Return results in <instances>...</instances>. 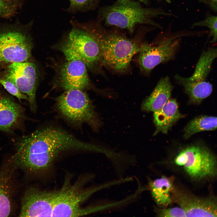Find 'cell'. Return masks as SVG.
I'll use <instances>...</instances> for the list:
<instances>
[{"label": "cell", "instance_id": "obj_7", "mask_svg": "<svg viewBox=\"0 0 217 217\" xmlns=\"http://www.w3.org/2000/svg\"><path fill=\"white\" fill-rule=\"evenodd\" d=\"M174 163L191 178L200 180L212 177L216 174V161L207 147L200 145L188 146L175 157Z\"/></svg>", "mask_w": 217, "mask_h": 217}, {"label": "cell", "instance_id": "obj_24", "mask_svg": "<svg viewBox=\"0 0 217 217\" xmlns=\"http://www.w3.org/2000/svg\"><path fill=\"white\" fill-rule=\"evenodd\" d=\"M154 211L159 217H186L185 211L180 207L162 209L155 207Z\"/></svg>", "mask_w": 217, "mask_h": 217}, {"label": "cell", "instance_id": "obj_10", "mask_svg": "<svg viewBox=\"0 0 217 217\" xmlns=\"http://www.w3.org/2000/svg\"><path fill=\"white\" fill-rule=\"evenodd\" d=\"M2 78L12 81L23 93L28 97L31 111L37 108L36 93L38 73L36 66L33 61L12 63L5 68Z\"/></svg>", "mask_w": 217, "mask_h": 217}, {"label": "cell", "instance_id": "obj_8", "mask_svg": "<svg viewBox=\"0 0 217 217\" xmlns=\"http://www.w3.org/2000/svg\"><path fill=\"white\" fill-rule=\"evenodd\" d=\"M217 55L216 48H209L202 53L191 76L185 77L175 75L177 82L184 87L192 102L200 103L211 94L212 86L206 80Z\"/></svg>", "mask_w": 217, "mask_h": 217}, {"label": "cell", "instance_id": "obj_1", "mask_svg": "<svg viewBox=\"0 0 217 217\" xmlns=\"http://www.w3.org/2000/svg\"><path fill=\"white\" fill-rule=\"evenodd\" d=\"M12 157L22 169L34 172L49 167L60 153L69 151L97 152L98 147L83 141L61 128L46 127L17 140Z\"/></svg>", "mask_w": 217, "mask_h": 217}, {"label": "cell", "instance_id": "obj_3", "mask_svg": "<svg viewBox=\"0 0 217 217\" xmlns=\"http://www.w3.org/2000/svg\"><path fill=\"white\" fill-rule=\"evenodd\" d=\"M99 15L106 25L126 29L131 33L138 24H146L161 28L153 20L160 15L174 16L161 8H145L138 2L118 0L113 5L101 8Z\"/></svg>", "mask_w": 217, "mask_h": 217}, {"label": "cell", "instance_id": "obj_14", "mask_svg": "<svg viewBox=\"0 0 217 217\" xmlns=\"http://www.w3.org/2000/svg\"><path fill=\"white\" fill-rule=\"evenodd\" d=\"M171 197L184 210L186 217H217L216 201L212 198L198 197L173 188Z\"/></svg>", "mask_w": 217, "mask_h": 217}, {"label": "cell", "instance_id": "obj_11", "mask_svg": "<svg viewBox=\"0 0 217 217\" xmlns=\"http://www.w3.org/2000/svg\"><path fill=\"white\" fill-rule=\"evenodd\" d=\"M86 66L77 59L66 60L57 69L54 80L55 88L64 90L88 89L90 82Z\"/></svg>", "mask_w": 217, "mask_h": 217}, {"label": "cell", "instance_id": "obj_19", "mask_svg": "<svg viewBox=\"0 0 217 217\" xmlns=\"http://www.w3.org/2000/svg\"><path fill=\"white\" fill-rule=\"evenodd\" d=\"M217 128V117L203 115L190 121L184 130V137L187 139L192 135L200 132L212 131Z\"/></svg>", "mask_w": 217, "mask_h": 217}, {"label": "cell", "instance_id": "obj_4", "mask_svg": "<svg viewBox=\"0 0 217 217\" xmlns=\"http://www.w3.org/2000/svg\"><path fill=\"white\" fill-rule=\"evenodd\" d=\"M92 26L99 47L102 63L117 71L126 70L141 46L115 32L106 30L98 22H92Z\"/></svg>", "mask_w": 217, "mask_h": 217}, {"label": "cell", "instance_id": "obj_22", "mask_svg": "<svg viewBox=\"0 0 217 217\" xmlns=\"http://www.w3.org/2000/svg\"><path fill=\"white\" fill-rule=\"evenodd\" d=\"M205 26L210 30V35L212 36L213 39L212 42H215L217 38V17L216 16L209 15L206 17L203 20L194 23L192 27Z\"/></svg>", "mask_w": 217, "mask_h": 217}, {"label": "cell", "instance_id": "obj_25", "mask_svg": "<svg viewBox=\"0 0 217 217\" xmlns=\"http://www.w3.org/2000/svg\"><path fill=\"white\" fill-rule=\"evenodd\" d=\"M11 11L10 6L3 1L0 0V15L7 14Z\"/></svg>", "mask_w": 217, "mask_h": 217}, {"label": "cell", "instance_id": "obj_20", "mask_svg": "<svg viewBox=\"0 0 217 217\" xmlns=\"http://www.w3.org/2000/svg\"><path fill=\"white\" fill-rule=\"evenodd\" d=\"M10 175L0 171V217H7L11 211L10 181Z\"/></svg>", "mask_w": 217, "mask_h": 217}, {"label": "cell", "instance_id": "obj_16", "mask_svg": "<svg viewBox=\"0 0 217 217\" xmlns=\"http://www.w3.org/2000/svg\"><path fill=\"white\" fill-rule=\"evenodd\" d=\"M184 116L180 112L175 99H170L160 110L154 112L153 121L156 127L154 135L159 132L164 134Z\"/></svg>", "mask_w": 217, "mask_h": 217}, {"label": "cell", "instance_id": "obj_21", "mask_svg": "<svg viewBox=\"0 0 217 217\" xmlns=\"http://www.w3.org/2000/svg\"><path fill=\"white\" fill-rule=\"evenodd\" d=\"M99 0H69L68 11L70 12H85L93 10L97 6Z\"/></svg>", "mask_w": 217, "mask_h": 217}, {"label": "cell", "instance_id": "obj_9", "mask_svg": "<svg viewBox=\"0 0 217 217\" xmlns=\"http://www.w3.org/2000/svg\"><path fill=\"white\" fill-rule=\"evenodd\" d=\"M33 46L31 37L24 31L0 30V70L12 63L30 60Z\"/></svg>", "mask_w": 217, "mask_h": 217}, {"label": "cell", "instance_id": "obj_27", "mask_svg": "<svg viewBox=\"0 0 217 217\" xmlns=\"http://www.w3.org/2000/svg\"><path fill=\"white\" fill-rule=\"evenodd\" d=\"M127 0V1H131V0ZM142 2L143 3L145 4H147L148 3L147 0H137Z\"/></svg>", "mask_w": 217, "mask_h": 217}, {"label": "cell", "instance_id": "obj_12", "mask_svg": "<svg viewBox=\"0 0 217 217\" xmlns=\"http://www.w3.org/2000/svg\"><path fill=\"white\" fill-rule=\"evenodd\" d=\"M179 42L178 39L168 38L156 46L143 44L140 46L138 60L141 70L149 73L158 65L173 59Z\"/></svg>", "mask_w": 217, "mask_h": 217}, {"label": "cell", "instance_id": "obj_13", "mask_svg": "<svg viewBox=\"0 0 217 217\" xmlns=\"http://www.w3.org/2000/svg\"><path fill=\"white\" fill-rule=\"evenodd\" d=\"M55 191L41 190L30 187L22 198L20 217H52Z\"/></svg>", "mask_w": 217, "mask_h": 217}, {"label": "cell", "instance_id": "obj_29", "mask_svg": "<svg viewBox=\"0 0 217 217\" xmlns=\"http://www.w3.org/2000/svg\"></svg>", "mask_w": 217, "mask_h": 217}, {"label": "cell", "instance_id": "obj_5", "mask_svg": "<svg viewBox=\"0 0 217 217\" xmlns=\"http://www.w3.org/2000/svg\"><path fill=\"white\" fill-rule=\"evenodd\" d=\"M55 108L61 116L73 126L80 127L84 124L97 131L101 123L94 105L83 90H65L55 99Z\"/></svg>", "mask_w": 217, "mask_h": 217}, {"label": "cell", "instance_id": "obj_26", "mask_svg": "<svg viewBox=\"0 0 217 217\" xmlns=\"http://www.w3.org/2000/svg\"><path fill=\"white\" fill-rule=\"evenodd\" d=\"M200 1L208 5L215 12L217 11V0H200Z\"/></svg>", "mask_w": 217, "mask_h": 217}, {"label": "cell", "instance_id": "obj_28", "mask_svg": "<svg viewBox=\"0 0 217 217\" xmlns=\"http://www.w3.org/2000/svg\"><path fill=\"white\" fill-rule=\"evenodd\" d=\"M168 2H170L171 0H166Z\"/></svg>", "mask_w": 217, "mask_h": 217}, {"label": "cell", "instance_id": "obj_2", "mask_svg": "<svg viewBox=\"0 0 217 217\" xmlns=\"http://www.w3.org/2000/svg\"><path fill=\"white\" fill-rule=\"evenodd\" d=\"M71 28L64 37L59 49L66 60L77 59L95 71L102 63L99 44L94 36L92 22L71 21Z\"/></svg>", "mask_w": 217, "mask_h": 217}, {"label": "cell", "instance_id": "obj_23", "mask_svg": "<svg viewBox=\"0 0 217 217\" xmlns=\"http://www.w3.org/2000/svg\"><path fill=\"white\" fill-rule=\"evenodd\" d=\"M0 83L8 92L19 100H26L28 101L27 96L21 92L11 81L5 78L0 77Z\"/></svg>", "mask_w": 217, "mask_h": 217}, {"label": "cell", "instance_id": "obj_17", "mask_svg": "<svg viewBox=\"0 0 217 217\" xmlns=\"http://www.w3.org/2000/svg\"><path fill=\"white\" fill-rule=\"evenodd\" d=\"M173 89L168 77L162 78L150 96L143 102L142 109L154 112L161 109L170 99Z\"/></svg>", "mask_w": 217, "mask_h": 217}, {"label": "cell", "instance_id": "obj_6", "mask_svg": "<svg viewBox=\"0 0 217 217\" xmlns=\"http://www.w3.org/2000/svg\"><path fill=\"white\" fill-rule=\"evenodd\" d=\"M117 184L116 180L86 189H83L78 182L65 184L56 191L52 217H76L91 214L90 207L82 208L81 204L96 192Z\"/></svg>", "mask_w": 217, "mask_h": 217}, {"label": "cell", "instance_id": "obj_15", "mask_svg": "<svg viewBox=\"0 0 217 217\" xmlns=\"http://www.w3.org/2000/svg\"><path fill=\"white\" fill-rule=\"evenodd\" d=\"M25 116L20 104L9 96L0 95V131L12 133L20 128Z\"/></svg>", "mask_w": 217, "mask_h": 217}, {"label": "cell", "instance_id": "obj_18", "mask_svg": "<svg viewBox=\"0 0 217 217\" xmlns=\"http://www.w3.org/2000/svg\"><path fill=\"white\" fill-rule=\"evenodd\" d=\"M147 188L157 204L165 208L172 202L171 191L173 188L171 178L163 177L152 180L149 179Z\"/></svg>", "mask_w": 217, "mask_h": 217}]
</instances>
